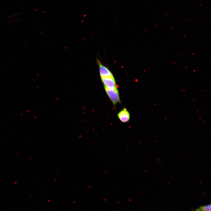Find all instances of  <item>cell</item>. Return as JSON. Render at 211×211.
Returning a JSON list of instances; mask_svg holds the SVG:
<instances>
[{
    "label": "cell",
    "instance_id": "obj_3",
    "mask_svg": "<svg viewBox=\"0 0 211 211\" xmlns=\"http://www.w3.org/2000/svg\"><path fill=\"white\" fill-rule=\"evenodd\" d=\"M96 61L99 66L101 77L113 76L111 71L108 68L103 65L98 58L96 59Z\"/></svg>",
    "mask_w": 211,
    "mask_h": 211
},
{
    "label": "cell",
    "instance_id": "obj_6",
    "mask_svg": "<svg viewBox=\"0 0 211 211\" xmlns=\"http://www.w3.org/2000/svg\"></svg>",
    "mask_w": 211,
    "mask_h": 211
},
{
    "label": "cell",
    "instance_id": "obj_2",
    "mask_svg": "<svg viewBox=\"0 0 211 211\" xmlns=\"http://www.w3.org/2000/svg\"><path fill=\"white\" fill-rule=\"evenodd\" d=\"M101 78L104 88L111 89L117 88L114 76L101 77Z\"/></svg>",
    "mask_w": 211,
    "mask_h": 211
},
{
    "label": "cell",
    "instance_id": "obj_4",
    "mask_svg": "<svg viewBox=\"0 0 211 211\" xmlns=\"http://www.w3.org/2000/svg\"><path fill=\"white\" fill-rule=\"evenodd\" d=\"M118 116L119 120L123 122H128L130 118L129 112L125 108H123L118 113Z\"/></svg>",
    "mask_w": 211,
    "mask_h": 211
},
{
    "label": "cell",
    "instance_id": "obj_5",
    "mask_svg": "<svg viewBox=\"0 0 211 211\" xmlns=\"http://www.w3.org/2000/svg\"><path fill=\"white\" fill-rule=\"evenodd\" d=\"M195 211H211V205L210 204L207 205L200 206L195 209Z\"/></svg>",
    "mask_w": 211,
    "mask_h": 211
},
{
    "label": "cell",
    "instance_id": "obj_1",
    "mask_svg": "<svg viewBox=\"0 0 211 211\" xmlns=\"http://www.w3.org/2000/svg\"><path fill=\"white\" fill-rule=\"evenodd\" d=\"M105 89L106 94L114 106L118 103L120 102L119 93L117 88L111 89L105 88Z\"/></svg>",
    "mask_w": 211,
    "mask_h": 211
}]
</instances>
